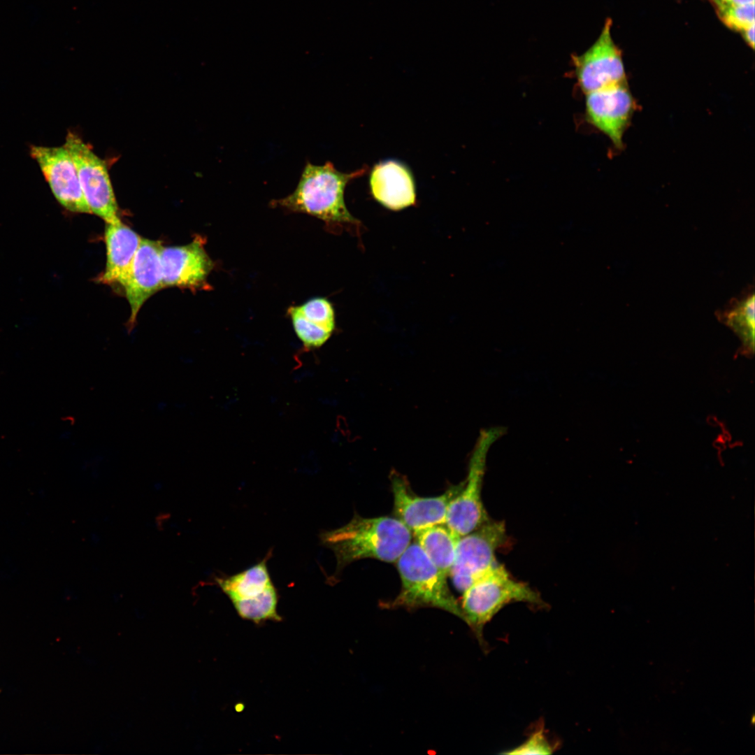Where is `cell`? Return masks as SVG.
Here are the masks:
<instances>
[{
  "label": "cell",
  "instance_id": "277c9868",
  "mask_svg": "<svg viewBox=\"0 0 755 755\" xmlns=\"http://www.w3.org/2000/svg\"><path fill=\"white\" fill-rule=\"evenodd\" d=\"M462 593L460 605L464 622L484 649L487 645L483 628L505 606L517 602L541 607L546 605L539 593L527 583L514 579L501 563Z\"/></svg>",
  "mask_w": 755,
  "mask_h": 755
},
{
  "label": "cell",
  "instance_id": "30bf717a",
  "mask_svg": "<svg viewBox=\"0 0 755 755\" xmlns=\"http://www.w3.org/2000/svg\"><path fill=\"white\" fill-rule=\"evenodd\" d=\"M390 478L395 517L411 531L445 524L449 503L460 484L451 487L439 496L423 497L413 492L404 476L393 472Z\"/></svg>",
  "mask_w": 755,
  "mask_h": 755
},
{
  "label": "cell",
  "instance_id": "9a60e30c",
  "mask_svg": "<svg viewBox=\"0 0 755 755\" xmlns=\"http://www.w3.org/2000/svg\"><path fill=\"white\" fill-rule=\"evenodd\" d=\"M268 557L231 575L217 576L214 582L231 601L257 597L273 586L267 566Z\"/></svg>",
  "mask_w": 755,
  "mask_h": 755
},
{
  "label": "cell",
  "instance_id": "ffe728a7",
  "mask_svg": "<svg viewBox=\"0 0 755 755\" xmlns=\"http://www.w3.org/2000/svg\"><path fill=\"white\" fill-rule=\"evenodd\" d=\"M301 315L312 323L333 333L335 329V313L329 300L325 298H312L300 305H296Z\"/></svg>",
  "mask_w": 755,
  "mask_h": 755
},
{
  "label": "cell",
  "instance_id": "ac0fdd59",
  "mask_svg": "<svg viewBox=\"0 0 755 755\" xmlns=\"http://www.w3.org/2000/svg\"><path fill=\"white\" fill-rule=\"evenodd\" d=\"M278 602V594L274 585L255 598L231 601L240 617L257 624L281 619L277 612Z\"/></svg>",
  "mask_w": 755,
  "mask_h": 755
},
{
  "label": "cell",
  "instance_id": "52a82bcc",
  "mask_svg": "<svg viewBox=\"0 0 755 755\" xmlns=\"http://www.w3.org/2000/svg\"><path fill=\"white\" fill-rule=\"evenodd\" d=\"M611 27L607 18L594 43L573 57L577 82L586 94L627 82L621 51L613 41Z\"/></svg>",
  "mask_w": 755,
  "mask_h": 755
},
{
  "label": "cell",
  "instance_id": "9c48e42d",
  "mask_svg": "<svg viewBox=\"0 0 755 755\" xmlns=\"http://www.w3.org/2000/svg\"><path fill=\"white\" fill-rule=\"evenodd\" d=\"M30 154L38 164L54 196L67 210L74 213H91L85 199L76 166L63 146L33 145Z\"/></svg>",
  "mask_w": 755,
  "mask_h": 755
},
{
  "label": "cell",
  "instance_id": "ba28073f",
  "mask_svg": "<svg viewBox=\"0 0 755 755\" xmlns=\"http://www.w3.org/2000/svg\"><path fill=\"white\" fill-rule=\"evenodd\" d=\"M205 239L196 236L181 246L163 247L160 254L164 287H178L192 291L208 289V278L214 263L206 252Z\"/></svg>",
  "mask_w": 755,
  "mask_h": 755
},
{
  "label": "cell",
  "instance_id": "4fadbf2b",
  "mask_svg": "<svg viewBox=\"0 0 755 755\" xmlns=\"http://www.w3.org/2000/svg\"><path fill=\"white\" fill-rule=\"evenodd\" d=\"M370 187L376 201L390 210L405 208L414 205L416 201L411 172L404 164L396 161L376 164L371 172Z\"/></svg>",
  "mask_w": 755,
  "mask_h": 755
},
{
  "label": "cell",
  "instance_id": "5b68a950",
  "mask_svg": "<svg viewBox=\"0 0 755 755\" xmlns=\"http://www.w3.org/2000/svg\"><path fill=\"white\" fill-rule=\"evenodd\" d=\"M508 542L505 525L489 519L458 539L454 563L449 576L454 587L464 591L499 564L496 554Z\"/></svg>",
  "mask_w": 755,
  "mask_h": 755
},
{
  "label": "cell",
  "instance_id": "7c38bea8",
  "mask_svg": "<svg viewBox=\"0 0 755 755\" xmlns=\"http://www.w3.org/2000/svg\"><path fill=\"white\" fill-rule=\"evenodd\" d=\"M162 247L159 241L142 238L122 285L131 308L127 323L129 332L134 327L137 315L143 303L164 287L160 261Z\"/></svg>",
  "mask_w": 755,
  "mask_h": 755
},
{
  "label": "cell",
  "instance_id": "3957f363",
  "mask_svg": "<svg viewBox=\"0 0 755 755\" xmlns=\"http://www.w3.org/2000/svg\"><path fill=\"white\" fill-rule=\"evenodd\" d=\"M401 581L399 594L383 604L387 608L414 610L435 607L456 616L464 615L443 574L416 541L410 543L396 561Z\"/></svg>",
  "mask_w": 755,
  "mask_h": 755
},
{
  "label": "cell",
  "instance_id": "d6986e66",
  "mask_svg": "<svg viewBox=\"0 0 755 755\" xmlns=\"http://www.w3.org/2000/svg\"><path fill=\"white\" fill-rule=\"evenodd\" d=\"M287 315L297 337L307 350L322 347L332 334V332L303 317L296 306H290L287 309Z\"/></svg>",
  "mask_w": 755,
  "mask_h": 755
},
{
  "label": "cell",
  "instance_id": "5bb4252c",
  "mask_svg": "<svg viewBox=\"0 0 755 755\" xmlns=\"http://www.w3.org/2000/svg\"><path fill=\"white\" fill-rule=\"evenodd\" d=\"M104 237L106 264L97 280L122 286L142 238L121 220L106 223Z\"/></svg>",
  "mask_w": 755,
  "mask_h": 755
},
{
  "label": "cell",
  "instance_id": "e0dca14e",
  "mask_svg": "<svg viewBox=\"0 0 755 755\" xmlns=\"http://www.w3.org/2000/svg\"><path fill=\"white\" fill-rule=\"evenodd\" d=\"M741 339L745 347L753 352L754 347V294L735 302L721 317Z\"/></svg>",
  "mask_w": 755,
  "mask_h": 755
},
{
  "label": "cell",
  "instance_id": "6da1fadb",
  "mask_svg": "<svg viewBox=\"0 0 755 755\" xmlns=\"http://www.w3.org/2000/svg\"><path fill=\"white\" fill-rule=\"evenodd\" d=\"M366 168L343 173L331 161L315 165L307 161L295 189L285 197L271 201L270 206L287 212L304 213L321 220L331 231H347L360 237L362 223L347 210L344 192L347 185L364 175Z\"/></svg>",
  "mask_w": 755,
  "mask_h": 755
},
{
  "label": "cell",
  "instance_id": "2e32d148",
  "mask_svg": "<svg viewBox=\"0 0 755 755\" xmlns=\"http://www.w3.org/2000/svg\"><path fill=\"white\" fill-rule=\"evenodd\" d=\"M413 534L415 541L433 563L443 574L449 576L459 537L445 524L422 528Z\"/></svg>",
  "mask_w": 755,
  "mask_h": 755
},
{
  "label": "cell",
  "instance_id": "44dd1931",
  "mask_svg": "<svg viewBox=\"0 0 755 755\" xmlns=\"http://www.w3.org/2000/svg\"><path fill=\"white\" fill-rule=\"evenodd\" d=\"M714 9L720 20L733 30L741 32L754 24V3Z\"/></svg>",
  "mask_w": 755,
  "mask_h": 755
},
{
  "label": "cell",
  "instance_id": "8fae6325",
  "mask_svg": "<svg viewBox=\"0 0 755 755\" xmlns=\"http://www.w3.org/2000/svg\"><path fill=\"white\" fill-rule=\"evenodd\" d=\"M636 108L627 82L587 94V119L602 131L617 148L623 147V136Z\"/></svg>",
  "mask_w": 755,
  "mask_h": 755
},
{
  "label": "cell",
  "instance_id": "cb8c5ba5",
  "mask_svg": "<svg viewBox=\"0 0 755 755\" xmlns=\"http://www.w3.org/2000/svg\"><path fill=\"white\" fill-rule=\"evenodd\" d=\"M745 42L752 48H754V24L740 32Z\"/></svg>",
  "mask_w": 755,
  "mask_h": 755
},
{
  "label": "cell",
  "instance_id": "7a4b0ae2",
  "mask_svg": "<svg viewBox=\"0 0 755 755\" xmlns=\"http://www.w3.org/2000/svg\"><path fill=\"white\" fill-rule=\"evenodd\" d=\"M319 538L334 553L339 574L347 566L364 559L396 563L411 543L412 531L395 517L354 515L345 525L321 533Z\"/></svg>",
  "mask_w": 755,
  "mask_h": 755
},
{
  "label": "cell",
  "instance_id": "8992f818",
  "mask_svg": "<svg viewBox=\"0 0 755 755\" xmlns=\"http://www.w3.org/2000/svg\"><path fill=\"white\" fill-rule=\"evenodd\" d=\"M76 166L81 189L91 213L106 223L120 220L118 206L106 162L73 132H69L64 144Z\"/></svg>",
  "mask_w": 755,
  "mask_h": 755
},
{
  "label": "cell",
  "instance_id": "7402d4cb",
  "mask_svg": "<svg viewBox=\"0 0 755 755\" xmlns=\"http://www.w3.org/2000/svg\"><path fill=\"white\" fill-rule=\"evenodd\" d=\"M554 747L549 741L543 730H538L522 745L504 752L505 754H549L554 752Z\"/></svg>",
  "mask_w": 755,
  "mask_h": 755
},
{
  "label": "cell",
  "instance_id": "603a6c76",
  "mask_svg": "<svg viewBox=\"0 0 755 755\" xmlns=\"http://www.w3.org/2000/svg\"><path fill=\"white\" fill-rule=\"evenodd\" d=\"M714 7L743 6L754 3V0H707Z\"/></svg>",
  "mask_w": 755,
  "mask_h": 755
}]
</instances>
